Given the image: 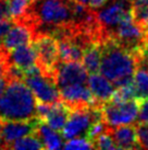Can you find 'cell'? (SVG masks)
Wrapping results in <instances>:
<instances>
[{"mask_svg": "<svg viewBox=\"0 0 148 150\" xmlns=\"http://www.w3.org/2000/svg\"><path fill=\"white\" fill-rule=\"evenodd\" d=\"M13 22L29 26L33 35L54 36L61 29L74 23L72 0H32L24 14Z\"/></svg>", "mask_w": 148, "mask_h": 150, "instance_id": "cell-1", "label": "cell"}, {"mask_svg": "<svg viewBox=\"0 0 148 150\" xmlns=\"http://www.w3.org/2000/svg\"><path fill=\"white\" fill-rule=\"evenodd\" d=\"M59 59L63 62H81L84 47L71 36H63L57 40Z\"/></svg>", "mask_w": 148, "mask_h": 150, "instance_id": "cell-17", "label": "cell"}, {"mask_svg": "<svg viewBox=\"0 0 148 150\" xmlns=\"http://www.w3.org/2000/svg\"><path fill=\"white\" fill-rule=\"evenodd\" d=\"M99 120H103V113L101 106L98 105L71 110L68 121L61 130L62 137L66 140L72 138L86 137L91 125Z\"/></svg>", "mask_w": 148, "mask_h": 150, "instance_id": "cell-4", "label": "cell"}, {"mask_svg": "<svg viewBox=\"0 0 148 150\" xmlns=\"http://www.w3.org/2000/svg\"><path fill=\"white\" fill-rule=\"evenodd\" d=\"M54 80L58 88L74 83H87L88 72L80 62L59 60L54 68Z\"/></svg>", "mask_w": 148, "mask_h": 150, "instance_id": "cell-10", "label": "cell"}, {"mask_svg": "<svg viewBox=\"0 0 148 150\" xmlns=\"http://www.w3.org/2000/svg\"><path fill=\"white\" fill-rule=\"evenodd\" d=\"M100 46L101 60L99 72L115 87L131 82L137 68L135 54L110 38H105Z\"/></svg>", "mask_w": 148, "mask_h": 150, "instance_id": "cell-2", "label": "cell"}, {"mask_svg": "<svg viewBox=\"0 0 148 150\" xmlns=\"http://www.w3.org/2000/svg\"><path fill=\"white\" fill-rule=\"evenodd\" d=\"M75 1H77V2H81V4H85V6H88V0H75ZM89 7V6H88Z\"/></svg>", "mask_w": 148, "mask_h": 150, "instance_id": "cell-33", "label": "cell"}, {"mask_svg": "<svg viewBox=\"0 0 148 150\" xmlns=\"http://www.w3.org/2000/svg\"><path fill=\"white\" fill-rule=\"evenodd\" d=\"M33 36V32L29 26L22 24V23L13 22L12 26L10 28L8 33L1 40L0 45L9 52L17 46L32 43Z\"/></svg>", "mask_w": 148, "mask_h": 150, "instance_id": "cell-15", "label": "cell"}, {"mask_svg": "<svg viewBox=\"0 0 148 150\" xmlns=\"http://www.w3.org/2000/svg\"><path fill=\"white\" fill-rule=\"evenodd\" d=\"M9 82V79L4 76H0V96L2 94V92L4 91V89L7 87V84Z\"/></svg>", "mask_w": 148, "mask_h": 150, "instance_id": "cell-31", "label": "cell"}, {"mask_svg": "<svg viewBox=\"0 0 148 150\" xmlns=\"http://www.w3.org/2000/svg\"><path fill=\"white\" fill-rule=\"evenodd\" d=\"M12 20H0V42L6 36V34L8 33V31L12 26Z\"/></svg>", "mask_w": 148, "mask_h": 150, "instance_id": "cell-29", "label": "cell"}, {"mask_svg": "<svg viewBox=\"0 0 148 150\" xmlns=\"http://www.w3.org/2000/svg\"><path fill=\"white\" fill-rule=\"evenodd\" d=\"M70 112L71 108L63 101H59V102H56L52 104L50 112L44 118L43 122H45L47 125L54 128V130L61 132L68 121Z\"/></svg>", "mask_w": 148, "mask_h": 150, "instance_id": "cell-18", "label": "cell"}, {"mask_svg": "<svg viewBox=\"0 0 148 150\" xmlns=\"http://www.w3.org/2000/svg\"><path fill=\"white\" fill-rule=\"evenodd\" d=\"M23 80L33 92L37 102L56 103L61 101L59 88L54 78L41 71L37 64L23 75Z\"/></svg>", "mask_w": 148, "mask_h": 150, "instance_id": "cell-5", "label": "cell"}, {"mask_svg": "<svg viewBox=\"0 0 148 150\" xmlns=\"http://www.w3.org/2000/svg\"><path fill=\"white\" fill-rule=\"evenodd\" d=\"M60 98L71 110L98 105L87 83H74L59 88ZM99 106V105H98Z\"/></svg>", "mask_w": 148, "mask_h": 150, "instance_id": "cell-11", "label": "cell"}, {"mask_svg": "<svg viewBox=\"0 0 148 150\" xmlns=\"http://www.w3.org/2000/svg\"><path fill=\"white\" fill-rule=\"evenodd\" d=\"M0 20H12L8 0H0Z\"/></svg>", "mask_w": 148, "mask_h": 150, "instance_id": "cell-28", "label": "cell"}, {"mask_svg": "<svg viewBox=\"0 0 148 150\" xmlns=\"http://www.w3.org/2000/svg\"><path fill=\"white\" fill-rule=\"evenodd\" d=\"M109 128L118 149H138L140 148V145L137 142L135 126L130 124V125H121L109 127Z\"/></svg>", "mask_w": 148, "mask_h": 150, "instance_id": "cell-16", "label": "cell"}, {"mask_svg": "<svg viewBox=\"0 0 148 150\" xmlns=\"http://www.w3.org/2000/svg\"><path fill=\"white\" fill-rule=\"evenodd\" d=\"M39 122L40 120L38 117L27 120V121L2 122L1 138L4 144V149H9V146L17 139L36 133Z\"/></svg>", "mask_w": 148, "mask_h": 150, "instance_id": "cell-12", "label": "cell"}, {"mask_svg": "<svg viewBox=\"0 0 148 150\" xmlns=\"http://www.w3.org/2000/svg\"><path fill=\"white\" fill-rule=\"evenodd\" d=\"M93 147L97 149H105V150H113L118 149V147L115 145L114 140L112 138V135L110 133V128L108 127L106 132L100 134L98 137H96L93 140Z\"/></svg>", "mask_w": 148, "mask_h": 150, "instance_id": "cell-23", "label": "cell"}, {"mask_svg": "<svg viewBox=\"0 0 148 150\" xmlns=\"http://www.w3.org/2000/svg\"><path fill=\"white\" fill-rule=\"evenodd\" d=\"M8 2L11 19L13 21L24 14L26 9L29 8V4L32 2V0H8Z\"/></svg>", "mask_w": 148, "mask_h": 150, "instance_id": "cell-24", "label": "cell"}, {"mask_svg": "<svg viewBox=\"0 0 148 150\" xmlns=\"http://www.w3.org/2000/svg\"><path fill=\"white\" fill-rule=\"evenodd\" d=\"M59 132L48 126L45 122L40 121L37 126L36 134L44 144L45 149H60L63 147V137L59 135Z\"/></svg>", "mask_w": 148, "mask_h": 150, "instance_id": "cell-19", "label": "cell"}, {"mask_svg": "<svg viewBox=\"0 0 148 150\" xmlns=\"http://www.w3.org/2000/svg\"><path fill=\"white\" fill-rule=\"evenodd\" d=\"M133 86L135 89L136 99H142L148 96V71L143 67L136 68L133 76Z\"/></svg>", "mask_w": 148, "mask_h": 150, "instance_id": "cell-21", "label": "cell"}, {"mask_svg": "<svg viewBox=\"0 0 148 150\" xmlns=\"http://www.w3.org/2000/svg\"><path fill=\"white\" fill-rule=\"evenodd\" d=\"M66 150H83V149H91L93 142L86 137H77L68 139L66 144H63V147Z\"/></svg>", "mask_w": 148, "mask_h": 150, "instance_id": "cell-25", "label": "cell"}, {"mask_svg": "<svg viewBox=\"0 0 148 150\" xmlns=\"http://www.w3.org/2000/svg\"><path fill=\"white\" fill-rule=\"evenodd\" d=\"M1 130H2V121L0 120V149H4V144L1 138Z\"/></svg>", "mask_w": 148, "mask_h": 150, "instance_id": "cell-32", "label": "cell"}, {"mask_svg": "<svg viewBox=\"0 0 148 150\" xmlns=\"http://www.w3.org/2000/svg\"><path fill=\"white\" fill-rule=\"evenodd\" d=\"M108 38L125 47L135 54L147 41L146 31L137 22L134 21L133 14L124 18L114 29L108 34Z\"/></svg>", "mask_w": 148, "mask_h": 150, "instance_id": "cell-6", "label": "cell"}, {"mask_svg": "<svg viewBox=\"0 0 148 150\" xmlns=\"http://www.w3.org/2000/svg\"><path fill=\"white\" fill-rule=\"evenodd\" d=\"M103 120L109 127L134 124L138 114V101H108L101 105Z\"/></svg>", "mask_w": 148, "mask_h": 150, "instance_id": "cell-8", "label": "cell"}, {"mask_svg": "<svg viewBox=\"0 0 148 150\" xmlns=\"http://www.w3.org/2000/svg\"><path fill=\"white\" fill-rule=\"evenodd\" d=\"M32 44L37 55V66L41 71L54 78V68L60 60L57 40L49 34H36Z\"/></svg>", "mask_w": 148, "mask_h": 150, "instance_id": "cell-9", "label": "cell"}, {"mask_svg": "<svg viewBox=\"0 0 148 150\" xmlns=\"http://www.w3.org/2000/svg\"><path fill=\"white\" fill-rule=\"evenodd\" d=\"M36 98L24 80L10 78L0 96V120L27 121L37 117Z\"/></svg>", "mask_w": 148, "mask_h": 150, "instance_id": "cell-3", "label": "cell"}, {"mask_svg": "<svg viewBox=\"0 0 148 150\" xmlns=\"http://www.w3.org/2000/svg\"><path fill=\"white\" fill-rule=\"evenodd\" d=\"M107 1L108 0H88V6H89V8L97 10V9L101 8Z\"/></svg>", "mask_w": 148, "mask_h": 150, "instance_id": "cell-30", "label": "cell"}, {"mask_svg": "<svg viewBox=\"0 0 148 150\" xmlns=\"http://www.w3.org/2000/svg\"><path fill=\"white\" fill-rule=\"evenodd\" d=\"M9 63L11 66H14L21 70L24 75L26 71L31 70L36 66L37 55L32 43L17 46L8 52Z\"/></svg>", "mask_w": 148, "mask_h": 150, "instance_id": "cell-13", "label": "cell"}, {"mask_svg": "<svg viewBox=\"0 0 148 150\" xmlns=\"http://www.w3.org/2000/svg\"><path fill=\"white\" fill-rule=\"evenodd\" d=\"M101 60V46L99 42H93L85 47L83 54V66L88 74L99 72Z\"/></svg>", "mask_w": 148, "mask_h": 150, "instance_id": "cell-20", "label": "cell"}, {"mask_svg": "<svg viewBox=\"0 0 148 150\" xmlns=\"http://www.w3.org/2000/svg\"><path fill=\"white\" fill-rule=\"evenodd\" d=\"M9 149H17V150H37V149H45L44 144L41 142L40 138L37 136V134L27 135L25 137H22L9 146Z\"/></svg>", "mask_w": 148, "mask_h": 150, "instance_id": "cell-22", "label": "cell"}, {"mask_svg": "<svg viewBox=\"0 0 148 150\" xmlns=\"http://www.w3.org/2000/svg\"><path fill=\"white\" fill-rule=\"evenodd\" d=\"M138 114L137 124H148V96L138 99Z\"/></svg>", "mask_w": 148, "mask_h": 150, "instance_id": "cell-26", "label": "cell"}, {"mask_svg": "<svg viewBox=\"0 0 148 150\" xmlns=\"http://www.w3.org/2000/svg\"><path fill=\"white\" fill-rule=\"evenodd\" d=\"M135 127L140 148L148 149V124H137Z\"/></svg>", "mask_w": 148, "mask_h": 150, "instance_id": "cell-27", "label": "cell"}, {"mask_svg": "<svg viewBox=\"0 0 148 150\" xmlns=\"http://www.w3.org/2000/svg\"><path fill=\"white\" fill-rule=\"evenodd\" d=\"M95 14L105 40L124 18L132 14V0H108L101 8L95 10Z\"/></svg>", "mask_w": 148, "mask_h": 150, "instance_id": "cell-7", "label": "cell"}, {"mask_svg": "<svg viewBox=\"0 0 148 150\" xmlns=\"http://www.w3.org/2000/svg\"><path fill=\"white\" fill-rule=\"evenodd\" d=\"M147 1H148V0H147Z\"/></svg>", "mask_w": 148, "mask_h": 150, "instance_id": "cell-34", "label": "cell"}, {"mask_svg": "<svg viewBox=\"0 0 148 150\" xmlns=\"http://www.w3.org/2000/svg\"><path fill=\"white\" fill-rule=\"evenodd\" d=\"M88 88L93 93L96 103L101 106L103 103H106L110 100L113 93H114L115 88L110 80L107 79L105 76L99 75V74H91L87 80Z\"/></svg>", "mask_w": 148, "mask_h": 150, "instance_id": "cell-14", "label": "cell"}]
</instances>
